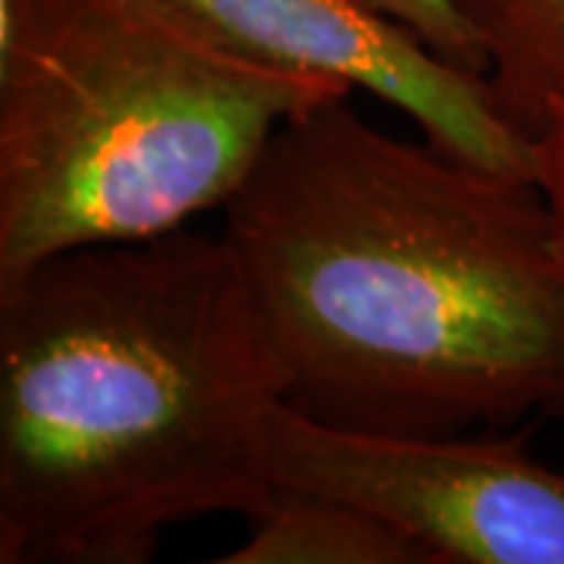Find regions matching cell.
<instances>
[{"label":"cell","mask_w":564,"mask_h":564,"mask_svg":"<svg viewBox=\"0 0 564 564\" xmlns=\"http://www.w3.org/2000/svg\"><path fill=\"white\" fill-rule=\"evenodd\" d=\"M223 214L302 417L377 436L558 417L564 261L533 180L333 98L280 126Z\"/></svg>","instance_id":"obj_1"},{"label":"cell","mask_w":564,"mask_h":564,"mask_svg":"<svg viewBox=\"0 0 564 564\" xmlns=\"http://www.w3.org/2000/svg\"><path fill=\"white\" fill-rule=\"evenodd\" d=\"M285 370L223 236L69 248L0 276V564H148L273 496Z\"/></svg>","instance_id":"obj_2"},{"label":"cell","mask_w":564,"mask_h":564,"mask_svg":"<svg viewBox=\"0 0 564 564\" xmlns=\"http://www.w3.org/2000/svg\"><path fill=\"white\" fill-rule=\"evenodd\" d=\"M351 85L254 61L170 0H0V276L232 202Z\"/></svg>","instance_id":"obj_3"},{"label":"cell","mask_w":564,"mask_h":564,"mask_svg":"<svg viewBox=\"0 0 564 564\" xmlns=\"http://www.w3.org/2000/svg\"><path fill=\"white\" fill-rule=\"evenodd\" d=\"M267 474L373 511L433 564H564V474L533 462L521 436L351 433L280 404Z\"/></svg>","instance_id":"obj_4"},{"label":"cell","mask_w":564,"mask_h":564,"mask_svg":"<svg viewBox=\"0 0 564 564\" xmlns=\"http://www.w3.org/2000/svg\"><path fill=\"white\" fill-rule=\"evenodd\" d=\"M254 61L364 88L421 126L423 139L536 182L533 139L502 120L486 79L436 57L367 0H170Z\"/></svg>","instance_id":"obj_5"},{"label":"cell","mask_w":564,"mask_h":564,"mask_svg":"<svg viewBox=\"0 0 564 564\" xmlns=\"http://www.w3.org/2000/svg\"><path fill=\"white\" fill-rule=\"evenodd\" d=\"M251 530L217 564H433L404 530L358 505L276 486Z\"/></svg>","instance_id":"obj_6"},{"label":"cell","mask_w":564,"mask_h":564,"mask_svg":"<svg viewBox=\"0 0 564 564\" xmlns=\"http://www.w3.org/2000/svg\"><path fill=\"white\" fill-rule=\"evenodd\" d=\"M484 47L486 88L508 126L536 139L564 104V0H455Z\"/></svg>","instance_id":"obj_7"},{"label":"cell","mask_w":564,"mask_h":564,"mask_svg":"<svg viewBox=\"0 0 564 564\" xmlns=\"http://www.w3.org/2000/svg\"><path fill=\"white\" fill-rule=\"evenodd\" d=\"M367 3L402 22L436 57H443L445 63L458 66L470 76L486 79L489 61L455 0H367Z\"/></svg>","instance_id":"obj_8"},{"label":"cell","mask_w":564,"mask_h":564,"mask_svg":"<svg viewBox=\"0 0 564 564\" xmlns=\"http://www.w3.org/2000/svg\"><path fill=\"white\" fill-rule=\"evenodd\" d=\"M533 154H536V185L543 188L545 204L552 210L564 261V104L549 110L543 129L533 139ZM558 417H564V404Z\"/></svg>","instance_id":"obj_9"}]
</instances>
